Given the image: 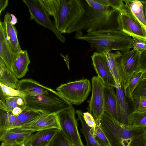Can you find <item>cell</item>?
<instances>
[{"instance_id": "cell-1", "label": "cell", "mask_w": 146, "mask_h": 146, "mask_svg": "<svg viewBox=\"0 0 146 146\" xmlns=\"http://www.w3.org/2000/svg\"><path fill=\"white\" fill-rule=\"evenodd\" d=\"M100 125L111 146H144L146 131L143 127L122 123L105 111Z\"/></svg>"}, {"instance_id": "cell-2", "label": "cell", "mask_w": 146, "mask_h": 146, "mask_svg": "<svg viewBox=\"0 0 146 146\" xmlns=\"http://www.w3.org/2000/svg\"><path fill=\"white\" fill-rule=\"evenodd\" d=\"M52 16L57 30L67 33L68 29L77 21L84 12L80 1L78 0H38Z\"/></svg>"}, {"instance_id": "cell-3", "label": "cell", "mask_w": 146, "mask_h": 146, "mask_svg": "<svg viewBox=\"0 0 146 146\" xmlns=\"http://www.w3.org/2000/svg\"><path fill=\"white\" fill-rule=\"evenodd\" d=\"M85 30L87 33L121 30L120 13L111 7L107 11L100 12L89 6L85 9L80 18L68 29L67 33Z\"/></svg>"}, {"instance_id": "cell-4", "label": "cell", "mask_w": 146, "mask_h": 146, "mask_svg": "<svg viewBox=\"0 0 146 146\" xmlns=\"http://www.w3.org/2000/svg\"><path fill=\"white\" fill-rule=\"evenodd\" d=\"M74 38L87 41L98 52L115 50L124 52L133 48L132 38L121 30L102 31L84 35L82 31H77Z\"/></svg>"}, {"instance_id": "cell-5", "label": "cell", "mask_w": 146, "mask_h": 146, "mask_svg": "<svg viewBox=\"0 0 146 146\" xmlns=\"http://www.w3.org/2000/svg\"><path fill=\"white\" fill-rule=\"evenodd\" d=\"M24 98L25 109L40 111L45 114H57L72 106L57 92L50 88L44 94Z\"/></svg>"}, {"instance_id": "cell-6", "label": "cell", "mask_w": 146, "mask_h": 146, "mask_svg": "<svg viewBox=\"0 0 146 146\" xmlns=\"http://www.w3.org/2000/svg\"><path fill=\"white\" fill-rule=\"evenodd\" d=\"M56 89L68 102L78 105L86 99L91 90V86L89 80L85 79L61 84Z\"/></svg>"}, {"instance_id": "cell-7", "label": "cell", "mask_w": 146, "mask_h": 146, "mask_svg": "<svg viewBox=\"0 0 146 146\" xmlns=\"http://www.w3.org/2000/svg\"><path fill=\"white\" fill-rule=\"evenodd\" d=\"M22 1L28 7L31 20H33L39 25L50 30L60 41L65 42V38L57 30L54 22L50 19L49 15L38 0Z\"/></svg>"}, {"instance_id": "cell-8", "label": "cell", "mask_w": 146, "mask_h": 146, "mask_svg": "<svg viewBox=\"0 0 146 146\" xmlns=\"http://www.w3.org/2000/svg\"><path fill=\"white\" fill-rule=\"evenodd\" d=\"M74 108L71 107L57 114L61 130L69 140L75 143L84 145L78 129L77 120L75 117Z\"/></svg>"}, {"instance_id": "cell-9", "label": "cell", "mask_w": 146, "mask_h": 146, "mask_svg": "<svg viewBox=\"0 0 146 146\" xmlns=\"http://www.w3.org/2000/svg\"><path fill=\"white\" fill-rule=\"evenodd\" d=\"M92 96L88 106V112L93 117L96 125L100 124V120L105 111L104 88L105 84L98 77L92 79Z\"/></svg>"}, {"instance_id": "cell-10", "label": "cell", "mask_w": 146, "mask_h": 146, "mask_svg": "<svg viewBox=\"0 0 146 146\" xmlns=\"http://www.w3.org/2000/svg\"><path fill=\"white\" fill-rule=\"evenodd\" d=\"M140 53L134 49L122 53L117 59L118 67L122 86L130 75L140 71L139 66Z\"/></svg>"}, {"instance_id": "cell-11", "label": "cell", "mask_w": 146, "mask_h": 146, "mask_svg": "<svg viewBox=\"0 0 146 146\" xmlns=\"http://www.w3.org/2000/svg\"><path fill=\"white\" fill-rule=\"evenodd\" d=\"M92 64L98 77L106 85L115 88L116 83L103 53L94 52L91 56Z\"/></svg>"}, {"instance_id": "cell-12", "label": "cell", "mask_w": 146, "mask_h": 146, "mask_svg": "<svg viewBox=\"0 0 146 146\" xmlns=\"http://www.w3.org/2000/svg\"><path fill=\"white\" fill-rule=\"evenodd\" d=\"M18 128L34 132L52 129L61 130L58 116L56 114H44L31 123Z\"/></svg>"}, {"instance_id": "cell-13", "label": "cell", "mask_w": 146, "mask_h": 146, "mask_svg": "<svg viewBox=\"0 0 146 146\" xmlns=\"http://www.w3.org/2000/svg\"><path fill=\"white\" fill-rule=\"evenodd\" d=\"M121 31L128 36L146 41V31L126 14L120 13Z\"/></svg>"}, {"instance_id": "cell-14", "label": "cell", "mask_w": 146, "mask_h": 146, "mask_svg": "<svg viewBox=\"0 0 146 146\" xmlns=\"http://www.w3.org/2000/svg\"><path fill=\"white\" fill-rule=\"evenodd\" d=\"M34 132L32 131L14 128L0 132V140L5 143L26 145Z\"/></svg>"}, {"instance_id": "cell-15", "label": "cell", "mask_w": 146, "mask_h": 146, "mask_svg": "<svg viewBox=\"0 0 146 146\" xmlns=\"http://www.w3.org/2000/svg\"><path fill=\"white\" fill-rule=\"evenodd\" d=\"M4 28L10 49L14 55L23 50L19 44L17 30L11 22V14L8 12L5 14L3 21Z\"/></svg>"}, {"instance_id": "cell-16", "label": "cell", "mask_w": 146, "mask_h": 146, "mask_svg": "<svg viewBox=\"0 0 146 146\" xmlns=\"http://www.w3.org/2000/svg\"><path fill=\"white\" fill-rule=\"evenodd\" d=\"M123 1L125 4L123 13L139 23L144 28L146 27L144 6L141 1L125 0Z\"/></svg>"}, {"instance_id": "cell-17", "label": "cell", "mask_w": 146, "mask_h": 146, "mask_svg": "<svg viewBox=\"0 0 146 146\" xmlns=\"http://www.w3.org/2000/svg\"><path fill=\"white\" fill-rule=\"evenodd\" d=\"M50 88L31 79H22L19 81L17 89L24 96H36L46 93Z\"/></svg>"}, {"instance_id": "cell-18", "label": "cell", "mask_w": 146, "mask_h": 146, "mask_svg": "<svg viewBox=\"0 0 146 146\" xmlns=\"http://www.w3.org/2000/svg\"><path fill=\"white\" fill-rule=\"evenodd\" d=\"M59 130L52 129L36 131L32 135L26 146H49Z\"/></svg>"}, {"instance_id": "cell-19", "label": "cell", "mask_w": 146, "mask_h": 146, "mask_svg": "<svg viewBox=\"0 0 146 146\" xmlns=\"http://www.w3.org/2000/svg\"><path fill=\"white\" fill-rule=\"evenodd\" d=\"M0 58L13 73L14 55L9 47L5 32L3 22L0 20Z\"/></svg>"}, {"instance_id": "cell-20", "label": "cell", "mask_w": 146, "mask_h": 146, "mask_svg": "<svg viewBox=\"0 0 146 146\" xmlns=\"http://www.w3.org/2000/svg\"><path fill=\"white\" fill-rule=\"evenodd\" d=\"M31 62L27 50H23L14 55L13 69L18 79L23 77L28 70Z\"/></svg>"}, {"instance_id": "cell-21", "label": "cell", "mask_w": 146, "mask_h": 146, "mask_svg": "<svg viewBox=\"0 0 146 146\" xmlns=\"http://www.w3.org/2000/svg\"><path fill=\"white\" fill-rule=\"evenodd\" d=\"M144 72L140 70L129 76L124 82L122 87L125 95L134 104L133 94L142 80Z\"/></svg>"}, {"instance_id": "cell-22", "label": "cell", "mask_w": 146, "mask_h": 146, "mask_svg": "<svg viewBox=\"0 0 146 146\" xmlns=\"http://www.w3.org/2000/svg\"><path fill=\"white\" fill-rule=\"evenodd\" d=\"M104 98L105 111L117 120V100L113 87L105 85Z\"/></svg>"}, {"instance_id": "cell-23", "label": "cell", "mask_w": 146, "mask_h": 146, "mask_svg": "<svg viewBox=\"0 0 146 146\" xmlns=\"http://www.w3.org/2000/svg\"><path fill=\"white\" fill-rule=\"evenodd\" d=\"M116 94L117 100L118 121L127 124L129 115L127 104L123 87L120 85L116 86Z\"/></svg>"}, {"instance_id": "cell-24", "label": "cell", "mask_w": 146, "mask_h": 146, "mask_svg": "<svg viewBox=\"0 0 146 146\" xmlns=\"http://www.w3.org/2000/svg\"><path fill=\"white\" fill-rule=\"evenodd\" d=\"M82 127L80 131L84 135L86 143V146H104L100 144L94 136L95 129L90 127L86 123L83 116V112L81 110L76 111Z\"/></svg>"}, {"instance_id": "cell-25", "label": "cell", "mask_w": 146, "mask_h": 146, "mask_svg": "<svg viewBox=\"0 0 146 146\" xmlns=\"http://www.w3.org/2000/svg\"><path fill=\"white\" fill-rule=\"evenodd\" d=\"M0 83L17 89L19 80L0 58Z\"/></svg>"}, {"instance_id": "cell-26", "label": "cell", "mask_w": 146, "mask_h": 146, "mask_svg": "<svg viewBox=\"0 0 146 146\" xmlns=\"http://www.w3.org/2000/svg\"><path fill=\"white\" fill-rule=\"evenodd\" d=\"M44 114H45L40 111L25 109L17 116L15 128H20L28 125Z\"/></svg>"}, {"instance_id": "cell-27", "label": "cell", "mask_w": 146, "mask_h": 146, "mask_svg": "<svg viewBox=\"0 0 146 146\" xmlns=\"http://www.w3.org/2000/svg\"><path fill=\"white\" fill-rule=\"evenodd\" d=\"M103 53L106 56L108 65L115 80L116 86L118 85L122 86L118 71L117 59L121 55L122 53L117 51L115 52H110Z\"/></svg>"}, {"instance_id": "cell-28", "label": "cell", "mask_w": 146, "mask_h": 146, "mask_svg": "<svg viewBox=\"0 0 146 146\" xmlns=\"http://www.w3.org/2000/svg\"><path fill=\"white\" fill-rule=\"evenodd\" d=\"M17 118L11 111L7 112L0 109V132L15 128Z\"/></svg>"}, {"instance_id": "cell-29", "label": "cell", "mask_w": 146, "mask_h": 146, "mask_svg": "<svg viewBox=\"0 0 146 146\" xmlns=\"http://www.w3.org/2000/svg\"><path fill=\"white\" fill-rule=\"evenodd\" d=\"M127 124L134 127H143L146 124V112L133 111L128 116Z\"/></svg>"}, {"instance_id": "cell-30", "label": "cell", "mask_w": 146, "mask_h": 146, "mask_svg": "<svg viewBox=\"0 0 146 146\" xmlns=\"http://www.w3.org/2000/svg\"><path fill=\"white\" fill-rule=\"evenodd\" d=\"M49 146H85L71 142L65 136L61 130H59Z\"/></svg>"}, {"instance_id": "cell-31", "label": "cell", "mask_w": 146, "mask_h": 146, "mask_svg": "<svg viewBox=\"0 0 146 146\" xmlns=\"http://www.w3.org/2000/svg\"><path fill=\"white\" fill-rule=\"evenodd\" d=\"M0 100H3L6 98L23 97L24 96L17 89H15L0 83Z\"/></svg>"}, {"instance_id": "cell-32", "label": "cell", "mask_w": 146, "mask_h": 146, "mask_svg": "<svg viewBox=\"0 0 146 146\" xmlns=\"http://www.w3.org/2000/svg\"><path fill=\"white\" fill-rule=\"evenodd\" d=\"M94 134L96 139L100 144L104 146H111L100 124H96Z\"/></svg>"}, {"instance_id": "cell-33", "label": "cell", "mask_w": 146, "mask_h": 146, "mask_svg": "<svg viewBox=\"0 0 146 146\" xmlns=\"http://www.w3.org/2000/svg\"><path fill=\"white\" fill-rule=\"evenodd\" d=\"M141 96H146V79L142 80L133 94L134 102Z\"/></svg>"}, {"instance_id": "cell-34", "label": "cell", "mask_w": 146, "mask_h": 146, "mask_svg": "<svg viewBox=\"0 0 146 146\" xmlns=\"http://www.w3.org/2000/svg\"><path fill=\"white\" fill-rule=\"evenodd\" d=\"M134 104L135 106L133 111L146 112V96H139Z\"/></svg>"}, {"instance_id": "cell-35", "label": "cell", "mask_w": 146, "mask_h": 146, "mask_svg": "<svg viewBox=\"0 0 146 146\" xmlns=\"http://www.w3.org/2000/svg\"><path fill=\"white\" fill-rule=\"evenodd\" d=\"M109 7L118 11L120 13H123L125 4L122 0H108Z\"/></svg>"}, {"instance_id": "cell-36", "label": "cell", "mask_w": 146, "mask_h": 146, "mask_svg": "<svg viewBox=\"0 0 146 146\" xmlns=\"http://www.w3.org/2000/svg\"><path fill=\"white\" fill-rule=\"evenodd\" d=\"M86 3L89 7L94 10L99 12H105L110 9V7L105 6L95 1L94 0H86Z\"/></svg>"}, {"instance_id": "cell-37", "label": "cell", "mask_w": 146, "mask_h": 146, "mask_svg": "<svg viewBox=\"0 0 146 146\" xmlns=\"http://www.w3.org/2000/svg\"><path fill=\"white\" fill-rule=\"evenodd\" d=\"M133 49L141 53L146 50V41L136 38H132Z\"/></svg>"}, {"instance_id": "cell-38", "label": "cell", "mask_w": 146, "mask_h": 146, "mask_svg": "<svg viewBox=\"0 0 146 146\" xmlns=\"http://www.w3.org/2000/svg\"><path fill=\"white\" fill-rule=\"evenodd\" d=\"M17 97L6 98L3 100H0L5 103L8 111H12L15 108L18 107L17 101Z\"/></svg>"}, {"instance_id": "cell-39", "label": "cell", "mask_w": 146, "mask_h": 146, "mask_svg": "<svg viewBox=\"0 0 146 146\" xmlns=\"http://www.w3.org/2000/svg\"><path fill=\"white\" fill-rule=\"evenodd\" d=\"M139 66L140 70L146 72V50L140 53L139 57Z\"/></svg>"}, {"instance_id": "cell-40", "label": "cell", "mask_w": 146, "mask_h": 146, "mask_svg": "<svg viewBox=\"0 0 146 146\" xmlns=\"http://www.w3.org/2000/svg\"><path fill=\"white\" fill-rule=\"evenodd\" d=\"M83 116L86 124L90 127L95 129L96 123L92 115L89 112H87L83 113Z\"/></svg>"}, {"instance_id": "cell-41", "label": "cell", "mask_w": 146, "mask_h": 146, "mask_svg": "<svg viewBox=\"0 0 146 146\" xmlns=\"http://www.w3.org/2000/svg\"><path fill=\"white\" fill-rule=\"evenodd\" d=\"M8 0H0V15L1 12L3 11L5 8L8 6Z\"/></svg>"}, {"instance_id": "cell-42", "label": "cell", "mask_w": 146, "mask_h": 146, "mask_svg": "<svg viewBox=\"0 0 146 146\" xmlns=\"http://www.w3.org/2000/svg\"><path fill=\"white\" fill-rule=\"evenodd\" d=\"M23 110L19 107H16L11 111L12 113L14 115L17 116L23 111Z\"/></svg>"}, {"instance_id": "cell-43", "label": "cell", "mask_w": 146, "mask_h": 146, "mask_svg": "<svg viewBox=\"0 0 146 146\" xmlns=\"http://www.w3.org/2000/svg\"><path fill=\"white\" fill-rule=\"evenodd\" d=\"M102 5L107 7H109L108 0H94Z\"/></svg>"}, {"instance_id": "cell-44", "label": "cell", "mask_w": 146, "mask_h": 146, "mask_svg": "<svg viewBox=\"0 0 146 146\" xmlns=\"http://www.w3.org/2000/svg\"><path fill=\"white\" fill-rule=\"evenodd\" d=\"M1 146H26L25 144L20 145L17 144H13L3 142L1 143Z\"/></svg>"}, {"instance_id": "cell-45", "label": "cell", "mask_w": 146, "mask_h": 146, "mask_svg": "<svg viewBox=\"0 0 146 146\" xmlns=\"http://www.w3.org/2000/svg\"><path fill=\"white\" fill-rule=\"evenodd\" d=\"M11 22L13 25H14L17 23L16 17L13 14H11Z\"/></svg>"}, {"instance_id": "cell-46", "label": "cell", "mask_w": 146, "mask_h": 146, "mask_svg": "<svg viewBox=\"0 0 146 146\" xmlns=\"http://www.w3.org/2000/svg\"><path fill=\"white\" fill-rule=\"evenodd\" d=\"M141 2L143 3L144 6V11L145 14V20L146 22V1H141Z\"/></svg>"}, {"instance_id": "cell-47", "label": "cell", "mask_w": 146, "mask_h": 146, "mask_svg": "<svg viewBox=\"0 0 146 146\" xmlns=\"http://www.w3.org/2000/svg\"><path fill=\"white\" fill-rule=\"evenodd\" d=\"M145 79H146V72L144 73L142 78V80Z\"/></svg>"}, {"instance_id": "cell-48", "label": "cell", "mask_w": 146, "mask_h": 146, "mask_svg": "<svg viewBox=\"0 0 146 146\" xmlns=\"http://www.w3.org/2000/svg\"><path fill=\"white\" fill-rule=\"evenodd\" d=\"M143 127L144 128L145 131H146V124L144 125Z\"/></svg>"}, {"instance_id": "cell-49", "label": "cell", "mask_w": 146, "mask_h": 146, "mask_svg": "<svg viewBox=\"0 0 146 146\" xmlns=\"http://www.w3.org/2000/svg\"><path fill=\"white\" fill-rule=\"evenodd\" d=\"M144 28H145V30L146 31V27H145Z\"/></svg>"}, {"instance_id": "cell-50", "label": "cell", "mask_w": 146, "mask_h": 146, "mask_svg": "<svg viewBox=\"0 0 146 146\" xmlns=\"http://www.w3.org/2000/svg\"><path fill=\"white\" fill-rule=\"evenodd\" d=\"M145 145H146V142H145Z\"/></svg>"}, {"instance_id": "cell-51", "label": "cell", "mask_w": 146, "mask_h": 146, "mask_svg": "<svg viewBox=\"0 0 146 146\" xmlns=\"http://www.w3.org/2000/svg\"><path fill=\"white\" fill-rule=\"evenodd\" d=\"M145 146H146V145H145Z\"/></svg>"}]
</instances>
